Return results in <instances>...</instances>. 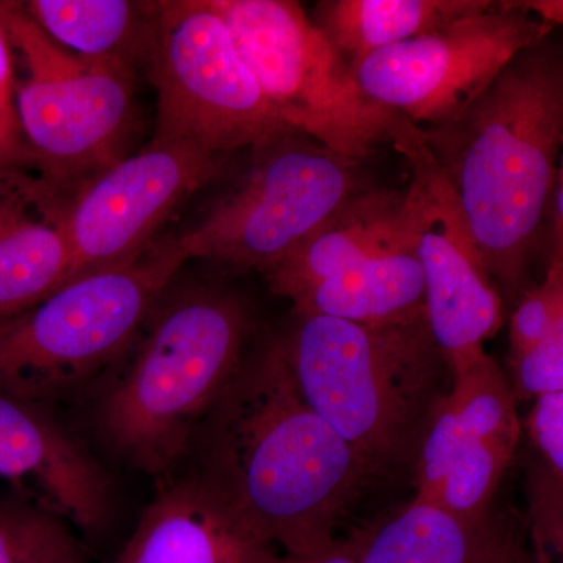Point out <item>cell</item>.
I'll list each match as a JSON object with an SVG mask.
<instances>
[{
    "mask_svg": "<svg viewBox=\"0 0 563 563\" xmlns=\"http://www.w3.org/2000/svg\"><path fill=\"white\" fill-rule=\"evenodd\" d=\"M203 476L287 555L335 542V529L373 474L303 399L282 339L247 351L202 426Z\"/></svg>",
    "mask_w": 563,
    "mask_h": 563,
    "instance_id": "cell-1",
    "label": "cell"
},
{
    "mask_svg": "<svg viewBox=\"0 0 563 563\" xmlns=\"http://www.w3.org/2000/svg\"><path fill=\"white\" fill-rule=\"evenodd\" d=\"M421 131L488 273L517 290L553 201L563 150V55L543 44L523 52L457 120Z\"/></svg>",
    "mask_w": 563,
    "mask_h": 563,
    "instance_id": "cell-2",
    "label": "cell"
},
{
    "mask_svg": "<svg viewBox=\"0 0 563 563\" xmlns=\"http://www.w3.org/2000/svg\"><path fill=\"white\" fill-rule=\"evenodd\" d=\"M282 342L303 399L373 476L417 461L453 380L426 309L380 325L296 314Z\"/></svg>",
    "mask_w": 563,
    "mask_h": 563,
    "instance_id": "cell-3",
    "label": "cell"
},
{
    "mask_svg": "<svg viewBox=\"0 0 563 563\" xmlns=\"http://www.w3.org/2000/svg\"><path fill=\"white\" fill-rule=\"evenodd\" d=\"M250 335V313L231 292L196 288L158 310L98 404L113 453L161 483L173 477L239 372Z\"/></svg>",
    "mask_w": 563,
    "mask_h": 563,
    "instance_id": "cell-4",
    "label": "cell"
},
{
    "mask_svg": "<svg viewBox=\"0 0 563 563\" xmlns=\"http://www.w3.org/2000/svg\"><path fill=\"white\" fill-rule=\"evenodd\" d=\"M188 261L179 236L136 261L85 274L0 321V391L58 401L128 354L162 292Z\"/></svg>",
    "mask_w": 563,
    "mask_h": 563,
    "instance_id": "cell-5",
    "label": "cell"
},
{
    "mask_svg": "<svg viewBox=\"0 0 563 563\" xmlns=\"http://www.w3.org/2000/svg\"><path fill=\"white\" fill-rule=\"evenodd\" d=\"M0 21L24 68V76H16V107L36 173L70 202L124 158L135 70L113 58L65 49L36 24L24 2L0 0Z\"/></svg>",
    "mask_w": 563,
    "mask_h": 563,
    "instance_id": "cell-6",
    "label": "cell"
},
{
    "mask_svg": "<svg viewBox=\"0 0 563 563\" xmlns=\"http://www.w3.org/2000/svg\"><path fill=\"white\" fill-rule=\"evenodd\" d=\"M282 122L358 163L415 124L362 90L354 69L291 0H213Z\"/></svg>",
    "mask_w": 563,
    "mask_h": 563,
    "instance_id": "cell-7",
    "label": "cell"
},
{
    "mask_svg": "<svg viewBox=\"0 0 563 563\" xmlns=\"http://www.w3.org/2000/svg\"><path fill=\"white\" fill-rule=\"evenodd\" d=\"M144 66L157 91L152 140L225 155L298 133L269 106L213 0L155 2Z\"/></svg>",
    "mask_w": 563,
    "mask_h": 563,
    "instance_id": "cell-8",
    "label": "cell"
},
{
    "mask_svg": "<svg viewBox=\"0 0 563 563\" xmlns=\"http://www.w3.org/2000/svg\"><path fill=\"white\" fill-rule=\"evenodd\" d=\"M251 172L179 236L188 258L265 274L279 265L355 192L357 163L301 133L258 147Z\"/></svg>",
    "mask_w": 563,
    "mask_h": 563,
    "instance_id": "cell-9",
    "label": "cell"
},
{
    "mask_svg": "<svg viewBox=\"0 0 563 563\" xmlns=\"http://www.w3.org/2000/svg\"><path fill=\"white\" fill-rule=\"evenodd\" d=\"M495 5V3H493ZM551 29L507 2L376 52L355 65L362 90L420 129L457 120Z\"/></svg>",
    "mask_w": 563,
    "mask_h": 563,
    "instance_id": "cell-10",
    "label": "cell"
},
{
    "mask_svg": "<svg viewBox=\"0 0 563 563\" xmlns=\"http://www.w3.org/2000/svg\"><path fill=\"white\" fill-rule=\"evenodd\" d=\"M406 158V196L413 244L424 274L429 328L451 373L483 354L503 324V299L493 284L461 201L417 125L393 143Z\"/></svg>",
    "mask_w": 563,
    "mask_h": 563,
    "instance_id": "cell-11",
    "label": "cell"
},
{
    "mask_svg": "<svg viewBox=\"0 0 563 563\" xmlns=\"http://www.w3.org/2000/svg\"><path fill=\"white\" fill-rule=\"evenodd\" d=\"M222 157L179 141H155L81 188L68 209L70 280L136 261L177 207L209 185Z\"/></svg>",
    "mask_w": 563,
    "mask_h": 563,
    "instance_id": "cell-12",
    "label": "cell"
},
{
    "mask_svg": "<svg viewBox=\"0 0 563 563\" xmlns=\"http://www.w3.org/2000/svg\"><path fill=\"white\" fill-rule=\"evenodd\" d=\"M520 437L512 385L484 351L454 369L426 429L415 461V498L461 517H485Z\"/></svg>",
    "mask_w": 563,
    "mask_h": 563,
    "instance_id": "cell-13",
    "label": "cell"
},
{
    "mask_svg": "<svg viewBox=\"0 0 563 563\" xmlns=\"http://www.w3.org/2000/svg\"><path fill=\"white\" fill-rule=\"evenodd\" d=\"M0 477L81 532L95 536L109 525V474L47 404L0 391Z\"/></svg>",
    "mask_w": 563,
    "mask_h": 563,
    "instance_id": "cell-14",
    "label": "cell"
},
{
    "mask_svg": "<svg viewBox=\"0 0 563 563\" xmlns=\"http://www.w3.org/2000/svg\"><path fill=\"white\" fill-rule=\"evenodd\" d=\"M277 547L201 476L162 481L111 563H279Z\"/></svg>",
    "mask_w": 563,
    "mask_h": 563,
    "instance_id": "cell-15",
    "label": "cell"
},
{
    "mask_svg": "<svg viewBox=\"0 0 563 563\" xmlns=\"http://www.w3.org/2000/svg\"><path fill=\"white\" fill-rule=\"evenodd\" d=\"M68 199L36 172L0 179V321L68 284Z\"/></svg>",
    "mask_w": 563,
    "mask_h": 563,
    "instance_id": "cell-16",
    "label": "cell"
},
{
    "mask_svg": "<svg viewBox=\"0 0 563 563\" xmlns=\"http://www.w3.org/2000/svg\"><path fill=\"white\" fill-rule=\"evenodd\" d=\"M350 540L358 563H512L528 551L493 512L466 518L418 498Z\"/></svg>",
    "mask_w": 563,
    "mask_h": 563,
    "instance_id": "cell-17",
    "label": "cell"
},
{
    "mask_svg": "<svg viewBox=\"0 0 563 563\" xmlns=\"http://www.w3.org/2000/svg\"><path fill=\"white\" fill-rule=\"evenodd\" d=\"M412 236L406 190H361L265 277L273 292L295 302L320 282Z\"/></svg>",
    "mask_w": 563,
    "mask_h": 563,
    "instance_id": "cell-18",
    "label": "cell"
},
{
    "mask_svg": "<svg viewBox=\"0 0 563 563\" xmlns=\"http://www.w3.org/2000/svg\"><path fill=\"white\" fill-rule=\"evenodd\" d=\"M292 306L296 314H320L365 325L390 324L421 313L424 274L413 236L320 282Z\"/></svg>",
    "mask_w": 563,
    "mask_h": 563,
    "instance_id": "cell-19",
    "label": "cell"
},
{
    "mask_svg": "<svg viewBox=\"0 0 563 563\" xmlns=\"http://www.w3.org/2000/svg\"><path fill=\"white\" fill-rule=\"evenodd\" d=\"M492 7L487 0H325L310 18L354 68L376 52Z\"/></svg>",
    "mask_w": 563,
    "mask_h": 563,
    "instance_id": "cell-20",
    "label": "cell"
},
{
    "mask_svg": "<svg viewBox=\"0 0 563 563\" xmlns=\"http://www.w3.org/2000/svg\"><path fill=\"white\" fill-rule=\"evenodd\" d=\"M25 10L52 40L74 54L146 65L155 2L31 0Z\"/></svg>",
    "mask_w": 563,
    "mask_h": 563,
    "instance_id": "cell-21",
    "label": "cell"
},
{
    "mask_svg": "<svg viewBox=\"0 0 563 563\" xmlns=\"http://www.w3.org/2000/svg\"><path fill=\"white\" fill-rule=\"evenodd\" d=\"M0 520L13 537L18 563H85V551L70 526L27 499L0 501Z\"/></svg>",
    "mask_w": 563,
    "mask_h": 563,
    "instance_id": "cell-22",
    "label": "cell"
},
{
    "mask_svg": "<svg viewBox=\"0 0 563 563\" xmlns=\"http://www.w3.org/2000/svg\"><path fill=\"white\" fill-rule=\"evenodd\" d=\"M563 306V252L554 246L553 261L543 284L518 303L510 320V362L542 342L551 331Z\"/></svg>",
    "mask_w": 563,
    "mask_h": 563,
    "instance_id": "cell-23",
    "label": "cell"
},
{
    "mask_svg": "<svg viewBox=\"0 0 563 563\" xmlns=\"http://www.w3.org/2000/svg\"><path fill=\"white\" fill-rule=\"evenodd\" d=\"M21 172L36 168L18 114L16 58L0 21V179Z\"/></svg>",
    "mask_w": 563,
    "mask_h": 563,
    "instance_id": "cell-24",
    "label": "cell"
},
{
    "mask_svg": "<svg viewBox=\"0 0 563 563\" xmlns=\"http://www.w3.org/2000/svg\"><path fill=\"white\" fill-rule=\"evenodd\" d=\"M526 490L533 547L548 563H563V484L542 463H533Z\"/></svg>",
    "mask_w": 563,
    "mask_h": 563,
    "instance_id": "cell-25",
    "label": "cell"
},
{
    "mask_svg": "<svg viewBox=\"0 0 563 563\" xmlns=\"http://www.w3.org/2000/svg\"><path fill=\"white\" fill-rule=\"evenodd\" d=\"M510 365L515 398L539 399L563 391V306L542 342Z\"/></svg>",
    "mask_w": 563,
    "mask_h": 563,
    "instance_id": "cell-26",
    "label": "cell"
},
{
    "mask_svg": "<svg viewBox=\"0 0 563 563\" xmlns=\"http://www.w3.org/2000/svg\"><path fill=\"white\" fill-rule=\"evenodd\" d=\"M526 428L542 465L563 484V391L536 399Z\"/></svg>",
    "mask_w": 563,
    "mask_h": 563,
    "instance_id": "cell-27",
    "label": "cell"
},
{
    "mask_svg": "<svg viewBox=\"0 0 563 563\" xmlns=\"http://www.w3.org/2000/svg\"><path fill=\"white\" fill-rule=\"evenodd\" d=\"M284 561L285 563H358V558L351 540H343V542L335 540L317 553L301 555V558L285 555Z\"/></svg>",
    "mask_w": 563,
    "mask_h": 563,
    "instance_id": "cell-28",
    "label": "cell"
},
{
    "mask_svg": "<svg viewBox=\"0 0 563 563\" xmlns=\"http://www.w3.org/2000/svg\"><path fill=\"white\" fill-rule=\"evenodd\" d=\"M514 9L531 14L548 27L563 25V0H525V2H507Z\"/></svg>",
    "mask_w": 563,
    "mask_h": 563,
    "instance_id": "cell-29",
    "label": "cell"
},
{
    "mask_svg": "<svg viewBox=\"0 0 563 563\" xmlns=\"http://www.w3.org/2000/svg\"><path fill=\"white\" fill-rule=\"evenodd\" d=\"M555 210V233H563V150L561 162H559L558 177L553 191V201H551Z\"/></svg>",
    "mask_w": 563,
    "mask_h": 563,
    "instance_id": "cell-30",
    "label": "cell"
},
{
    "mask_svg": "<svg viewBox=\"0 0 563 563\" xmlns=\"http://www.w3.org/2000/svg\"><path fill=\"white\" fill-rule=\"evenodd\" d=\"M0 563H18L13 537L2 520H0Z\"/></svg>",
    "mask_w": 563,
    "mask_h": 563,
    "instance_id": "cell-31",
    "label": "cell"
},
{
    "mask_svg": "<svg viewBox=\"0 0 563 563\" xmlns=\"http://www.w3.org/2000/svg\"><path fill=\"white\" fill-rule=\"evenodd\" d=\"M532 555H533V563H548L547 559H544V555L542 554V551H540L539 548L533 547V544H532Z\"/></svg>",
    "mask_w": 563,
    "mask_h": 563,
    "instance_id": "cell-32",
    "label": "cell"
},
{
    "mask_svg": "<svg viewBox=\"0 0 563 563\" xmlns=\"http://www.w3.org/2000/svg\"><path fill=\"white\" fill-rule=\"evenodd\" d=\"M512 563H533L532 553L521 554L520 558L515 559Z\"/></svg>",
    "mask_w": 563,
    "mask_h": 563,
    "instance_id": "cell-33",
    "label": "cell"
},
{
    "mask_svg": "<svg viewBox=\"0 0 563 563\" xmlns=\"http://www.w3.org/2000/svg\"><path fill=\"white\" fill-rule=\"evenodd\" d=\"M555 246L563 252V233H555Z\"/></svg>",
    "mask_w": 563,
    "mask_h": 563,
    "instance_id": "cell-34",
    "label": "cell"
},
{
    "mask_svg": "<svg viewBox=\"0 0 563 563\" xmlns=\"http://www.w3.org/2000/svg\"><path fill=\"white\" fill-rule=\"evenodd\" d=\"M279 563H285L284 558H280Z\"/></svg>",
    "mask_w": 563,
    "mask_h": 563,
    "instance_id": "cell-35",
    "label": "cell"
}]
</instances>
